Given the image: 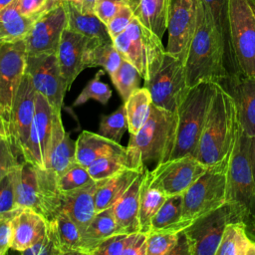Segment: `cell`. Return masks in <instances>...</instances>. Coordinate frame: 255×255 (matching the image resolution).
I'll return each mask as SVG.
<instances>
[{
  "label": "cell",
  "instance_id": "1",
  "mask_svg": "<svg viewBox=\"0 0 255 255\" xmlns=\"http://www.w3.org/2000/svg\"><path fill=\"white\" fill-rule=\"evenodd\" d=\"M226 45L208 8L199 0L197 24L184 63L187 85L204 82L219 83L229 76L225 65Z\"/></svg>",
  "mask_w": 255,
  "mask_h": 255
},
{
  "label": "cell",
  "instance_id": "2",
  "mask_svg": "<svg viewBox=\"0 0 255 255\" xmlns=\"http://www.w3.org/2000/svg\"><path fill=\"white\" fill-rule=\"evenodd\" d=\"M177 115L151 105L150 115L143 127L129 134L127 146L130 167L143 169L148 164L169 159L175 140Z\"/></svg>",
  "mask_w": 255,
  "mask_h": 255
},
{
  "label": "cell",
  "instance_id": "3",
  "mask_svg": "<svg viewBox=\"0 0 255 255\" xmlns=\"http://www.w3.org/2000/svg\"><path fill=\"white\" fill-rule=\"evenodd\" d=\"M238 120L231 96L217 84L195 157L206 166L224 159L231 151Z\"/></svg>",
  "mask_w": 255,
  "mask_h": 255
},
{
  "label": "cell",
  "instance_id": "4",
  "mask_svg": "<svg viewBox=\"0 0 255 255\" xmlns=\"http://www.w3.org/2000/svg\"><path fill=\"white\" fill-rule=\"evenodd\" d=\"M250 136L237 125L228 172L226 202L230 205L235 222L243 221L247 229H255V176L250 154Z\"/></svg>",
  "mask_w": 255,
  "mask_h": 255
},
{
  "label": "cell",
  "instance_id": "5",
  "mask_svg": "<svg viewBox=\"0 0 255 255\" xmlns=\"http://www.w3.org/2000/svg\"><path fill=\"white\" fill-rule=\"evenodd\" d=\"M217 83L204 81L192 86L177 108L175 140L169 159L195 156Z\"/></svg>",
  "mask_w": 255,
  "mask_h": 255
},
{
  "label": "cell",
  "instance_id": "6",
  "mask_svg": "<svg viewBox=\"0 0 255 255\" xmlns=\"http://www.w3.org/2000/svg\"><path fill=\"white\" fill-rule=\"evenodd\" d=\"M15 191L19 207L30 208L47 220L61 211L62 193L56 174L49 169L22 160L15 169Z\"/></svg>",
  "mask_w": 255,
  "mask_h": 255
},
{
  "label": "cell",
  "instance_id": "7",
  "mask_svg": "<svg viewBox=\"0 0 255 255\" xmlns=\"http://www.w3.org/2000/svg\"><path fill=\"white\" fill-rule=\"evenodd\" d=\"M231 151L224 159L208 165L203 174L183 193V209L179 231L185 229L200 216L226 202L227 172Z\"/></svg>",
  "mask_w": 255,
  "mask_h": 255
},
{
  "label": "cell",
  "instance_id": "8",
  "mask_svg": "<svg viewBox=\"0 0 255 255\" xmlns=\"http://www.w3.org/2000/svg\"><path fill=\"white\" fill-rule=\"evenodd\" d=\"M229 38L236 73L255 78V0H229Z\"/></svg>",
  "mask_w": 255,
  "mask_h": 255
},
{
  "label": "cell",
  "instance_id": "9",
  "mask_svg": "<svg viewBox=\"0 0 255 255\" xmlns=\"http://www.w3.org/2000/svg\"><path fill=\"white\" fill-rule=\"evenodd\" d=\"M113 43L123 58L137 69L143 80L160 66L166 52L161 39L135 17L123 33L113 39Z\"/></svg>",
  "mask_w": 255,
  "mask_h": 255
},
{
  "label": "cell",
  "instance_id": "10",
  "mask_svg": "<svg viewBox=\"0 0 255 255\" xmlns=\"http://www.w3.org/2000/svg\"><path fill=\"white\" fill-rule=\"evenodd\" d=\"M143 87L150 93L153 105L176 113L190 89L184 63L165 52L160 66L144 80Z\"/></svg>",
  "mask_w": 255,
  "mask_h": 255
},
{
  "label": "cell",
  "instance_id": "11",
  "mask_svg": "<svg viewBox=\"0 0 255 255\" xmlns=\"http://www.w3.org/2000/svg\"><path fill=\"white\" fill-rule=\"evenodd\" d=\"M206 168L195 156L184 155L158 163L153 169H147L146 175L151 186L169 196L183 194Z\"/></svg>",
  "mask_w": 255,
  "mask_h": 255
},
{
  "label": "cell",
  "instance_id": "12",
  "mask_svg": "<svg viewBox=\"0 0 255 255\" xmlns=\"http://www.w3.org/2000/svg\"><path fill=\"white\" fill-rule=\"evenodd\" d=\"M230 222L235 219L230 205L225 202L183 229L190 255H216L223 231Z\"/></svg>",
  "mask_w": 255,
  "mask_h": 255
},
{
  "label": "cell",
  "instance_id": "13",
  "mask_svg": "<svg viewBox=\"0 0 255 255\" xmlns=\"http://www.w3.org/2000/svg\"><path fill=\"white\" fill-rule=\"evenodd\" d=\"M25 73L30 76L36 91L61 112L65 94L69 90L56 54L26 55Z\"/></svg>",
  "mask_w": 255,
  "mask_h": 255
},
{
  "label": "cell",
  "instance_id": "14",
  "mask_svg": "<svg viewBox=\"0 0 255 255\" xmlns=\"http://www.w3.org/2000/svg\"><path fill=\"white\" fill-rule=\"evenodd\" d=\"M199 0H171L168 12V41L165 51L183 63L195 33Z\"/></svg>",
  "mask_w": 255,
  "mask_h": 255
},
{
  "label": "cell",
  "instance_id": "15",
  "mask_svg": "<svg viewBox=\"0 0 255 255\" xmlns=\"http://www.w3.org/2000/svg\"><path fill=\"white\" fill-rule=\"evenodd\" d=\"M37 91L30 76L24 73L16 91L8 121L9 140L13 149L22 158L36 109Z\"/></svg>",
  "mask_w": 255,
  "mask_h": 255
},
{
  "label": "cell",
  "instance_id": "16",
  "mask_svg": "<svg viewBox=\"0 0 255 255\" xmlns=\"http://www.w3.org/2000/svg\"><path fill=\"white\" fill-rule=\"evenodd\" d=\"M66 27L67 14L64 3L56 1L35 20L25 37L26 55L56 54Z\"/></svg>",
  "mask_w": 255,
  "mask_h": 255
},
{
  "label": "cell",
  "instance_id": "17",
  "mask_svg": "<svg viewBox=\"0 0 255 255\" xmlns=\"http://www.w3.org/2000/svg\"><path fill=\"white\" fill-rule=\"evenodd\" d=\"M25 40L0 45V110L8 123L12 103L25 73Z\"/></svg>",
  "mask_w": 255,
  "mask_h": 255
},
{
  "label": "cell",
  "instance_id": "18",
  "mask_svg": "<svg viewBox=\"0 0 255 255\" xmlns=\"http://www.w3.org/2000/svg\"><path fill=\"white\" fill-rule=\"evenodd\" d=\"M56 112L46 98L37 92L36 109L26 144L23 160L46 169L47 158L53 136Z\"/></svg>",
  "mask_w": 255,
  "mask_h": 255
},
{
  "label": "cell",
  "instance_id": "19",
  "mask_svg": "<svg viewBox=\"0 0 255 255\" xmlns=\"http://www.w3.org/2000/svg\"><path fill=\"white\" fill-rule=\"evenodd\" d=\"M220 85L232 98L236 117L245 133L255 135V78L241 74L229 75L221 80Z\"/></svg>",
  "mask_w": 255,
  "mask_h": 255
},
{
  "label": "cell",
  "instance_id": "20",
  "mask_svg": "<svg viewBox=\"0 0 255 255\" xmlns=\"http://www.w3.org/2000/svg\"><path fill=\"white\" fill-rule=\"evenodd\" d=\"M89 40L90 38L67 27L62 33L56 56L68 90L79 74L85 70L84 56Z\"/></svg>",
  "mask_w": 255,
  "mask_h": 255
},
{
  "label": "cell",
  "instance_id": "21",
  "mask_svg": "<svg viewBox=\"0 0 255 255\" xmlns=\"http://www.w3.org/2000/svg\"><path fill=\"white\" fill-rule=\"evenodd\" d=\"M99 182L92 181L81 188L62 193L61 211L76 223L81 233L96 214L95 195Z\"/></svg>",
  "mask_w": 255,
  "mask_h": 255
},
{
  "label": "cell",
  "instance_id": "22",
  "mask_svg": "<svg viewBox=\"0 0 255 255\" xmlns=\"http://www.w3.org/2000/svg\"><path fill=\"white\" fill-rule=\"evenodd\" d=\"M47 219L30 208H20L12 220L11 249L22 253L46 232Z\"/></svg>",
  "mask_w": 255,
  "mask_h": 255
},
{
  "label": "cell",
  "instance_id": "23",
  "mask_svg": "<svg viewBox=\"0 0 255 255\" xmlns=\"http://www.w3.org/2000/svg\"><path fill=\"white\" fill-rule=\"evenodd\" d=\"M76 162V141L64 128L61 112H56L46 169L51 170L58 177Z\"/></svg>",
  "mask_w": 255,
  "mask_h": 255
},
{
  "label": "cell",
  "instance_id": "24",
  "mask_svg": "<svg viewBox=\"0 0 255 255\" xmlns=\"http://www.w3.org/2000/svg\"><path fill=\"white\" fill-rule=\"evenodd\" d=\"M146 168L139 173L127 191L112 206L114 217L122 233L139 231V196Z\"/></svg>",
  "mask_w": 255,
  "mask_h": 255
},
{
  "label": "cell",
  "instance_id": "25",
  "mask_svg": "<svg viewBox=\"0 0 255 255\" xmlns=\"http://www.w3.org/2000/svg\"><path fill=\"white\" fill-rule=\"evenodd\" d=\"M127 147L100 133L83 130L76 140V159L88 167L93 161L107 155H126Z\"/></svg>",
  "mask_w": 255,
  "mask_h": 255
},
{
  "label": "cell",
  "instance_id": "26",
  "mask_svg": "<svg viewBox=\"0 0 255 255\" xmlns=\"http://www.w3.org/2000/svg\"><path fill=\"white\" fill-rule=\"evenodd\" d=\"M122 233L113 214L112 207L97 212L81 233V253L94 255L97 248L113 235Z\"/></svg>",
  "mask_w": 255,
  "mask_h": 255
},
{
  "label": "cell",
  "instance_id": "27",
  "mask_svg": "<svg viewBox=\"0 0 255 255\" xmlns=\"http://www.w3.org/2000/svg\"><path fill=\"white\" fill-rule=\"evenodd\" d=\"M171 0H128L133 16L160 39L167 30Z\"/></svg>",
  "mask_w": 255,
  "mask_h": 255
},
{
  "label": "cell",
  "instance_id": "28",
  "mask_svg": "<svg viewBox=\"0 0 255 255\" xmlns=\"http://www.w3.org/2000/svg\"><path fill=\"white\" fill-rule=\"evenodd\" d=\"M143 169L126 168L110 178L100 180L95 195L96 213L112 207Z\"/></svg>",
  "mask_w": 255,
  "mask_h": 255
},
{
  "label": "cell",
  "instance_id": "29",
  "mask_svg": "<svg viewBox=\"0 0 255 255\" xmlns=\"http://www.w3.org/2000/svg\"><path fill=\"white\" fill-rule=\"evenodd\" d=\"M60 255L82 254L81 253V231L76 223L63 211L54 218L47 220Z\"/></svg>",
  "mask_w": 255,
  "mask_h": 255
},
{
  "label": "cell",
  "instance_id": "30",
  "mask_svg": "<svg viewBox=\"0 0 255 255\" xmlns=\"http://www.w3.org/2000/svg\"><path fill=\"white\" fill-rule=\"evenodd\" d=\"M67 14V28L91 39L111 41L107 25L94 14L81 12L74 1H62Z\"/></svg>",
  "mask_w": 255,
  "mask_h": 255
},
{
  "label": "cell",
  "instance_id": "31",
  "mask_svg": "<svg viewBox=\"0 0 255 255\" xmlns=\"http://www.w3.org/2000/svg\"><path fill=\"white\" fill-rule=\"evenodd\" d=\"M123 60L124 58L114 45L113 40L102 41L90 38L84 56L85 69L102 67L105 72L112 76Z\"/></svg>",
  "mask_w": 255,
  "mask_h": 255
},
{
  "label": "cell",
  "instance_id": "32",
  "mask_svg": "<svg viewBox=\"0 0 255 255\" xmlns=\"http://www.w3.org/2000/svg\"><path fill=\"white\" fill-rule=\"evenodd\" d=\"M147 234L141 231L119 233L104 241L94 255H146Z\"/></svg>",
  "mask_w": 255,
  "mask_h": 255
},
{
  "label": "cell",
  "instance_id": "33",
  "mask_svg": "<svg viewBox=\"0 0 255 255\" xmlns=\"http://www.w3.org/2000/svg\"><path fill=\"white\" fill-rule=\"evenodd\" d=\"M216 255H255V241L243 221L226 225Z\"/></svg>",
  "mask_w": 255,
  "mask_h": 255
},
{
  "label": "cell",
  "instance_id": "34",
  "mask_svg": "<svg viewBox=\"0 0 255 255\" xmlns=\"http://www.w3.org/2000/svg\"><path fill=\"white\" fill-rule=\"evenodd\" d=\"M35 20L22 15L13 1L0 11V45L25 39Z\"/></svg>",
  "mask_w": 255,
  "mask_h": 255
},
{
  "label": "cell",
  "instance_id": "35",
  "mask_svg": "<svg viewBox=\"0 0 255 255\" xmlns=\"http://www.w3.org/2000/svg\"><path fill=\"white\" fill-rule=\"evenodd\" d=\"M127 112L129 134L136 133L146 123L151 110L152 99L146 88H138L124 103Z\"/></svg>",
  "mask_w": 255,
  "mask_h": 255
},
{
  "label": "cell",
  "instance_id": "36",
  "mask_svg": "<svg viewBox=\"0 0 255 255\" xmlns=\"http://www.w3.org/2000/svg\"><path fill=\"white\" fill-rule=\"evenodd\" d=\"M147 168L145 169V174L141 183L140 196H139V231L147 233L150 229V223L153 216L156 214L164 200L166 195L158 188L150 185L147 175Z\"/></svg>",
  "mask_w": 255,
  "mask_h": 255
},
{
  "label": "cell",
  "instance_id": "37",
  "mask_svg": "<svg viewBox=\"0 0 255 255\" xmlns=\"http://www.w3.org/2000/svg\"><path fill=\"white\" fill-rule=\"evenodd\" d=\"M183 194H174L166 197L156 214L151 219V230L179 231V225L182 218Z\"/></svg>",
  "mask_w": 255,
  "mask_h": 255
},
{
  "label": "cell",
  "instance_id": "38",
  "mask_svg": "<svg viewBox=\"0 0 255 255\" xmlns=\"http://www.w3.org/2000/svg\"><path fill=\"white\" fill-rule=\"evenodd\" d=\"M201 2L208 8L217 29L224 37L226 45V69L229 75H235L237 73L231 55L229 38V0H201Z\"/></svg>",
  "mask_w": 255,
  "mask_h": 255
},
{
  "label": "cell",
  "instance_id": "39",
  "mask_svg": "<svg viewBox=\"0 0 255 255\" xmlns=\"http://www.w3.org/2000/svg\"><path fill=\"white\" fill-rule=\"evenodd\" d=\"M130 163L126 155H107L93 161L88 167V172L93 180L100 181L110 178L119 172L129 168ZM132 168V167H131Z\"/></svg>",
  "mask_w": 255,
  "mask_h": 255
},
{
  "label": "cell",
  "instance_id": "40",
  "mask_svg": "<svg viewBox=\"0 0 255 255\" xmlns=\"http://www.w3.org/2000/svg\"><path fill=\"white\" fill-rule=\"evenodd\" d=\"M110 77L124 103L135 90L139 88L141 78L137 69L130 62L125 59L118 70Z\"/></svg>",
  "mask_w": 255,
  "mask_h": 255
},
{
  "label": "cell",
  "instance_id": "41",
  "mask_svg": "<svg viewBox=\"0 0 255 255\" xmlns=\"http://www.w3.org/2000/svg\"><path fill=\"white\" fill-rule=\"evenodd\" d=\"M127 129L128 119L125 104L120 106L113 114L101 116L98 132L101 135L120 143L122 136Z\"/></svg>",
  "mask_w": 255,
  "mask_h": 255
},
{
  "label": "cell",
  "instance_id": "42",
  "mask_svg": "<svg viewBox=\"0 0 255 255\" xmlns=\"http://www.w3.org/2000/svg\"><path fill=\"white\" fill-rule=\"evenodd\" d=\"M146 234V255H172L179 240V232L174 231L151 230Z\"/></svg>",
  "mask_w": 255,
  "mask_h": 255
},
{
  "label": "cell",
  "instance_id": "43",
  "mask_svg": "<svg viewBox=\"0 0 255 255\" xmlns=\"http://www.w3.org/2000/svg\"><path fill=\"white\" fill-rule=\"evenodd\" d=\"M104 75V71L100 70L97 74L88 82L85 88L82 90L78 98L75 100L73 107L84 105L89 100H96L102 105H107L112 97V91L109 85L101 81V77Z\"/></svg>",
  "mask_w": 255,
  "mask_h": 255
},
{
  "label": "cell",
  "instance_id": "44",
  "mask_svg": "<svg viewBox=\"0 0 255 255\" xmlns=\"http://www.w3.org/2000/svg\"><path fill=\"white\" fill-rule=\"evenodd\" d=\"M92 181L95 180L90 176L87 167L79 162L73 164L64 173L57 177V183L61 193L81 188Z\"/></svg>",
  "mask_w": 255,
  "mask_h": 255
},
{
  "label": "cell",
  "instance_id": "45",
  "mask_svg": "<svg viewBox=\"0 0 255 255\" xmlns=\"http://www.w3.org/2000/svg\"><path fill=\"white\" fill-rule=\"evenodd\" d=\"M15 169L0 180V213L10 212L19 208L16 202Z\"/></svg>",
  "mask_w": 255,
  "mask_h": 255
},
{
  "label": "cell",
  "instance_id": "46",
  "mask_svg": "<svg viewBox=\"0 0 255 255\" xmlns=\"http://www.w3.org/2000/svg\"><path fill=\"white\" fill-rule=\"evenodd\" d=\"M133 17H134L133 12L129 7V5L127 3L123 4L119 9V11L117 12V14L107 24L108 32L112 40L116 38L118 35H120L121 33H123L128 28V26L129 25Z\"/></svg>",
  "mask_w": 255,
  "mask_h": 255
},
{
  "label": "cell",
  "instance_id": "47",
  "mask_svg": "<svg viewBox=\"0 0 255 255\" xmlns=\"http://www.w3.org/2000/svg\"><path fill=\"white\" fill-rule=\"evenodd\" d=\"M21 161L13 149L9 139L0 138V180L9 172L13 171Z\"/></svg>",
  "mask_w": 255,
  "mask_h": 255
},
{
  "label": "cell",
  "instance_id": "48",
  "mask_svg": "<svg viewBox=\"0 0 255 255\" xmlns=\"http://www.w3.org/2000/svg\"><path fill=\"white\" fill-rule=\"evenodd\" d=\"M24 255H60L53 235L47 226L45 234L32 246L22 252Z\"/></svg>",
  "mask_w": 255,
  "mask_h": 255
},
{
  "label": "cell",
  "instance_id": "49",
  "mask_svg": "<svg viewBox=\"0 0 255 255\" xmlns=\"http://www.w3.org/2000/svg\"><path fill=\"white\" fill-rule=\"evenodd\" d=\"M19 207L13 211L0 213V255H4L11 249L12 241V220Z\"/></svg>",
  "mask_w": 255,
  "mask_h": 255
},
{
  "label": "cell",
  "instance_id": "50",
  "mask_svg": "<svg viewBox=\"0 0 255 255\" xmlns=\"http://www.w3.org/2000/svg\"><path fill=\"white\" fill-rule=\"evenodd\" d=\"M49 1L50 0H14V4L22 15L37 19L50 7Z\"/></svg>",
  "mask_w": 255,
  "mask_h": 255
},
{
  "label": "cell",
  "instance_id": "51",
  "mask_svg": "<svg viewBox=\"0 0 255 255\" xmlns=\"http://www.w3.org/2000/svg\"><path fill=\"white\" fill-rule=\"evenodd\" d=\"M125 3L124 0H98L95 14L107 25Z\"/></svg>",
  "mask_w": 255,
  "mask_h": 255
},
{
  "label": "cell",
  "instance_id": "52",
  "mask_svg": "<svg viewBox=\"0 0 255 255\" xmlns=\"http://www.w3.org/2000/svg\"><path fill=\"white\" fill-rule=\"evenodd\" d=\"M97 1L98 0H77L74 1V3L81 12L87 14H94Z\"/></svg>",
  "mask_w": 255,
  "mask_h": 255
},
{
  "label": "cell",
  "instance_id": "53",
  "mask_svg": "<svg viewBox=\"0 0 255 255\" xmlns=\"http://www.w3.org/2000/svg\"><path fill=\"white\" fill-rule=\"evenodd\" d=\"M0 138H7V139H9L8 123L3 118L2 115H0Z\"/></svg>",
  "mask_w": 255,
  "mask_h": 255
},
{
  "label": "cell",
  "instance_id": "54",
  "mask_svg": "<svg viewBox=\"0 0 255 255\" xmlns=\"http://www.w3.org/2000/svg\"><path fill=\"white\" fill-rule=\"evenodd\" d=\"M249 154H250V161H251L253 173H254V176H255V135L250 137Z\"/></svg>",
  "mask_w": 255,
  "mask_h": 255
},
{
  "label": "cell",
  "instance_id": "55",
  "mask_svg": "<svg viewBox=\"0 0 255 255\" xmlns=\"http://www.w3.org/2000/svg\"><path fill=\"white\" fill-rule=\"evenodd\" d=\"M14 0H0V11L10 5Z\"/></svg>",
  "mask_w": 255,
  "mask_h": 255
},
{
  "label": "cell",
  "instance_id": "56",
  "mask_svg": "<svg viewBox=\"0 0 255 255\" xmlns=\"http://www.w3.org/2000/svg\"><path fill=\"white\" fill-rule=\"evenodd\" d=\"M57 1H77V0H57Z\"/></svg>",
  "mask_w": 255,
  "mask_h": 255
},
{
  "label": "cell",
  "instance_id": "57",
  "mask_svg": "<svg viewBox=\"0 0 255 255\" xmlns=\"http://www.w3.org/2000/svg\"><path fill=\"white\" fill-rule=\"evenodd\" d=\"M124 1H125V2L128 4V0H124Z\"/></svg>",
  "mask_w": 255,
  "mask_h": 255
},
{
  "label": "cell",
  "instance_id": "58",
  "mask_svg": "<svg viewBox=\"0 0 255 255\" xmlns=\"http://www.w3.org/2000/svg\"><path fill=\"white\" fill-rule=\"evenodd\" d=\"M0 115H2V114H1V110H0Z\"/></svg>",
  "mask_w": 255,
  "mask_h": 255
}]
</instances>
